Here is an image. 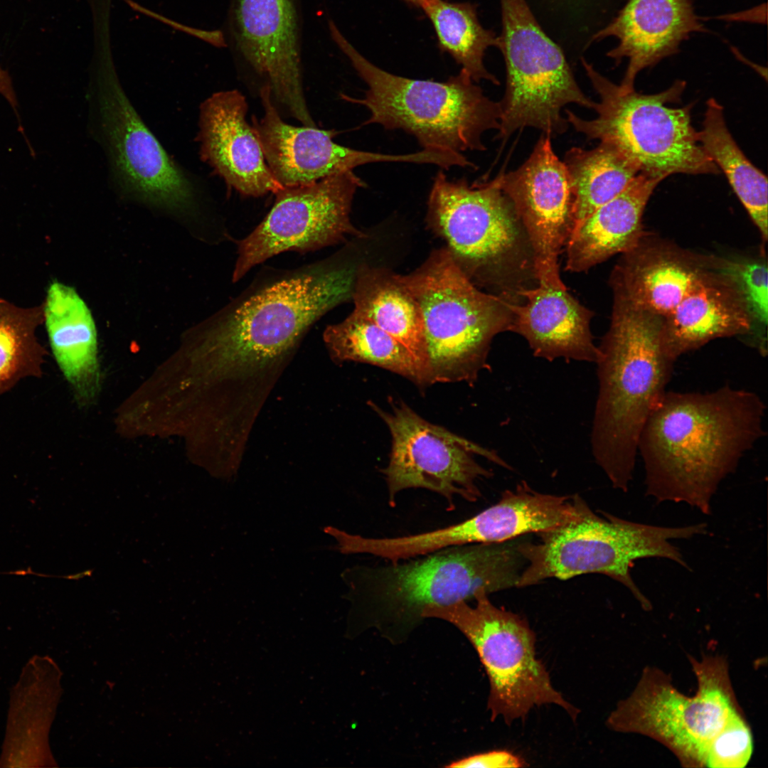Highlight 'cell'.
I'll use <instances>...</instances> for the list:
<instances>
[{
    "mask_svg": "<svg viewBox=\"0 0 768 768\" xmlns=\"http://www.w3.org/2000/svg\"><path fill=\"white\" fill-rule=\"evenodd\" d=\"M358 266L343 250L294 269L265 267L193 330V343L228 375L282 374L310 328L352 300Z\"/></svg>",
    "mask_w": 768,
    "mask_h": 768,
    "instance_id": "1",
    "label": "cell"
},
{
    "mask_svg": "<svg viewBox=\"0 0 768 768\" xmlns=\"http://www.w3.org/2000/svg\"><path fill=\"white\" fill-rule=\"evenodd\" d=\"M766 405L729 385L708 393L666 391L641 432L646 494L704 514L721 481L766 434Z\"/></svg>",
    "mask_w": 768,
    "mask_h": 768,
    "instance_id": "2",
    "label": "cell"
},
{
    "mask_svg": "<svg viewBox=\"0 0 768 768\" xmlns=\"http://www.w3.org/2000/svg\"><path fill=\"white\" fill-rule=\"evenodd\" d=\"M663 319L614 296L610 326L598 346L592 453L612 486L624 492L633 479L641 432L673 373Z\"/></svg>",
    "mask_w": 768,
    "mask_h": 768,
    "instance_id": "3",
    "label": "cell"
},
{
    "mask_svg": "<svg viewBox=\"0 0 768 768\" xmlns=\"http://www.w3.org/2000/svg\"><path fill=\"white\" fill-rule=\"evenodd\" d=\"M521 537L502 543L446 548L388 565H356L341 577L347 598L364 620L376 626L410 629L423 612L517 587L526 561Z\"/></svg>",
    "mask_w": 768,
    "mask_h": 768,
    "instance_id": "4",
    "label": "cell"
},
{
    "mask_svg": "<svg viewBox=\"0 0 768 768\" xmlns=\"http://www.w3.org/2000/svg\"><path fill=\"white\" fill-rule=\"evenodd\" d=\"M333 39L368 86L363 98L341 95L370 112L364 125L402 129L422 149L461 153L484 151V132L500 127L501 106L487 97L468 73L446 81L411 79L390 73L363 57L330 24Z\"/></svg>",
    "mask_w": 768,
    "mask_h": 768,
    "instance_id": "5",
    "label": "cell"
},
{
    "mask_svg": "<svg viewBox=\"0 0 768 768\" xmlns=\"http://www.w3.org/2000/svg\"><path fill=\"white\" fill-rule=\"evenodd\" d=\"M399 278L421 311L427 386L457 382L474 385L489 368L494 338L509 331V303L520 298L479 290L445 247L432 251L420 267Z\"/></svg>",
    "mask_w": 768,
    "mask_h": 768,
    "instance_id": "6",
    "label": "cell"
},
{
    "mask_svg": "<svg viewBox=\"0 0 768 768\" xmlns=\"http://www.w3.org/2000/svg\"><path fill=\"white\" fill-rule=\"evenodd\" d=\"M427 224L446 243L457 266L477 287L517 295L527 276L535 279L532 252L499 174L469 185L439 171L427 201Z\"/></svg>",
    "mask_w": 768,
    "mask_h": 768,
    "instance_id": "7",
    "label": "cell"
},
{
    "mask_svg": "<svg viewBox=\"0 0 768 768\" xmlns=\"http://www.w3.org/2000/svg\"><path fill=\"white\" fill-rule=\"evenodd\" d=\"M580 63L599 97L597 117L585 119L565 110L569 124L588 139L609 144L636 165L639 173L661 181L675 174H718L720 169L702 147L691 124L690 106L678 102L686 82L646 95L622 90L582 57Z\"/></svg>",
    "mask_w": 768,
    "mask_h": 768,
    "instance_id": "8",
    "label": "cell"
},
{
    "mask_svg": "<svg viewBox=\"0 0 768 768\" xmlns=\"http://www.w3.org/2000/svg\"><path fill=\"white\" fill-rule=\"evenodd\" d=\"M592 509L581 518L553 531L538 534L536 543L521 538L519 550L526 561L517 587L545 580H567L577 575H607L629 590L644 609L651 604L634 582L631 569L636 560L668 559L689 568L672 539L704 534L705 523L682 527H663L622 519Z\"/></svg>",
    "mask_w": 768,
    "mask_h": 768,
    "instance_id": "9",
    "label": "cell"
},
{
    "mask_svg": "<svg viewBox=\"0 0 768 768\" xmlns=\"http://www.w3.org/2000/svg\"><path fill=\"white\" fill-rule=\"evenodd\" d=\"M690 661L698 681L694 696L679 692L662 671L647 667L631 694L619 703L606 722L614 731L659 742L684 767H704L711 741L740 708L722 656Z\"/></svg>",
    "mask_w": 768,
    "mask_h": 768,
    "instance_id": "10",
    "label": "cell"
},
{
    "mask_svg": "<svg viewBox=\"0 0 768 768\" xmlns=\"http://www.w3.org/2000/svg\"><path fill=\"white\" fill-rule=\"evenodd\" d=\"M481 590L476 604L466 601L426 609L423 619L436 618L456 626L476 651L489 681L488 709L492 720L506 724L524 718L532 708L554 704L575 719L578 710L553 686L535 653V636L520 615L495 606Z\"/></svg>",
    "mask_w": 768,
    "mask_h": 768,
    "instance_id": "11",
    "label": "cell"
},
{
    "mask_svg": "<svg viewBox=\"0 0 768 768\" xmlns=\"http://www.w3.org/2000/svg\"><path fill=\"white\" fill-rule=\"evenodd\" d=\"M501 50L506 65V89L497 137L507 139L525 127L551 137L564 133L568 122L562 110L569 104L593 109L582 91L562 49L548 35L526 0H500Z\"/></svg>",
    "mask_w": 768,
    "mask_h": 768,
    "instance_id": "12",
    "label": "cell"
},
{
    "mask_svg": "<svg viewBox=\"0 0 768 768\" xmlns=\"http://www.w3.org/2000/svg\"><path fill=\"white\" fill-rule=\"evenodd\" d=\"M369 406L386 424L391 437V450L384 476L390 507L396 496L408 489H425L442 496L447 510L455 508L456 496L469 502L481 494L479 479L492 472L479 464L481 455L510 469L494 452L425 420L402 400L390 399L388 410L372 401Z\"/></svg>",
    "mask_w": 768,
    "mask_h": 768,
    "instance_id": "13",
    "label": "cell"
},
{
    "mask_svg": "<svg viewBox=\"0 0 768 768\" xmlns=\"http://www.w3.org/2000/svg\"><path fill=\"white\" fill-rule=\"evenodd\" d=\"M90 97L98 137L120 190L155 207L188 211L194 197L190 177L142 120L109 65L97 73Z\"/></svg>",
    "mask_w": 768,
    "mask_h": 768,
    "instance_id": "14",
    "label": "cell"
},
{
    "mask_svg": "<svg viewBox=\"0 0 768 768\" xmlns=\"http://www.w3.org/2000/svg\"><path fill=\"white\" fill-rule=\"evenodd\" d=\"M364 186L353 171H347L277 191L266 217L237 241L233 282L283 252L305 253L346 242L348 236L366 238L350 219L354 195Z\"/></svg>",
    "mask_w": 768,
    "mask_h": 768,
    "instance_id": "15",
    "label": "cell"
},
{
    "mask_svg": "<svg viewBox=\"0 0 768 768\" xmlns=\"http://www.w3.org/2000/svg\"><path fill=\"white\" fill-rule=\"evenodd\" d=\"M543 134L517 169L499 172L501 188L511 201L529 242L538 283L566 287L559 257L574 228L575 193L565 163Z\"/></svg>",
    "mask_w": 768,
    "mask_h": 768,
    "instance_id": "16",
    "label": "cell"
},
{
    "mask_svg": "<svg viewBox=\"0 0 768 768\" xmlns=\"http://www.w3.org/2000/svg\"><path fill=\"white\" fill-rule=\"evenodd\" d=\"M228 28L235 50L267 80L272 95L304 125L315 127L302 87L294 0H232Z\"/></svg>",
    "mask_w": 768,
    "mask_h": 768,
    "instance_id": "17",
    "label": "cell"
},
{
    "mask_svg": "<svg viewBox=\"0 0 768 768\" xmlns=\"http://www.w3.org/2000/svg\"><path fill=\"white\" fill-rule=\"evenodd\" d=\"M265 114L252 117V127L266 163L283 187L309 184L357 166L376 162L433 164L434 152L425 149L406 154L356 150L333 141L336 132L284 122L272 102L270 85L260 91Z\"/></svg>",
    "mask_w": 768,
    "mask_h": 768,
    "instance_id": "18",
    "label": "cell"
},
{
    "mask_svg": "<svg viewBox=\"0 0 768 768\" xmlns=\"http://www.w3.org/2000/svg\"><path fill=\"white\" fill-rule=\"evenodd\" d=\"M247 104L238 90L214 93L201 105L200 155L229 187L257 197L284 187L268 167L261 145L246 120Z\"/></svg>",
    "mask_w": 768,
    "mask_h": 768,
    "instance_id": "19",
    "label": "cell"
},
{
    "mask_svg": "<svg viewBox=\"0 0 768 768\" xmlns=\"http://www.w3.org/2000/svg\"><path fill=\"white\" fill-rule=\"evenodd\" d=\"M590 509L578 495L543 494L522 481L513 490L504 491L496 504L464 521L428 531L425 540L432 550L502 543L553 531L581 518Z\"/></svg>",
    "mask_w": 768,
    "mask_h": 768,
    "instance_id": "20",
    "label": "cell"
},
{
    "mask_svg": "<svg viewBox=\"0 0 768 768\" xmlns=\"http://www.w3.org/2000/svg\"><path fill=\"white\" fill-rule=\"evenodd\" d=\"M706 31L691 0H627L595 34L593 43L611 36L618 40L607 55L617 64L628 59L619 85L630 90L641 70L678 53L693 33Z\"/></svg>",
    "mask_w": 768,
    "mask_h": 768,
    "instance_id": "21",
    "label": "cell"
},
{
    "mask_svg": "<svg viewBox=\"0 0 768 768\" xmlns=\"http://www.w3.org/2000/svg\"><path fill=\"white\" fill-rule=\"evenodd\" d=\"M523 288V299L509 303L512 321L509 331L523 336L535 357L553 361L594 362L598 346L593 341L590 321L593 312L571 295L566 287L538 283Z\"/></svg>",
    "mask_w": 768,
    "mask_h": 768,
    "instance_id": "22",
    "label": "cell"
},
{
    "mask_svg": "<svg viewBox=\"0 0 768 768\" xmlns=\"http://www.w3.org/2000/svg\"><path fill=\"white\" fill-rule=\"evenodd\" d=\"M58 670L46 656H33L12 688L0 767L55 766L48 731L58 697Z\"/></svg>",
    "mask_w": 768,
    "mask_h": 768,
    "instance_id": "23",
    "label": "cell"
},
{
    "mask_svg": "<svg viewBox=\"0 0 768 768\" xmlns=\"http://www.w3.org/2000/svg\"><path fill=\"white\" fill-rule=\"evenodd\" d=\"M750 330L746 307L733 284L719 273L705 272L663 317L662 337L666 353L676 362L709 341Z\"/></svg>",
    "mask_w": 768,
    "mask_h": 768,
    "instance_id": "24",
    "label": "cell"
},
{
    "mask_svg": "<svg viewBox=\"0 0 768 768\" xmlns=\"http://www.w3.org/2000/svg\"><path fill=\"white\" fill-rule=\"evenodd\" d=\"M43 323L54 359L80 403L99 389L97 334L92 314L75 288L58 280L46 289Z\"/></svg>",
    "mask_w": 768,
    "mask_h": 768,
    "instance_id": "25",
    "label": "cell"
},
{
    "mask_svg": "<svg viewBox=\"0 0 768 768\" xmlns=\"http://www.w3.org/2000/svg\"><path fill=\"white\" fill-rule=\"evenodd\" d=\"M660 182L639 173L619 194L577 224L565 246V270L587 272L634 248L642 239L644 208Z\"/></svg>",
    "mask_w": 768,
    "mask_h": 768,
    "instance_id": "26",
    "label": "cell"
},
{
    "mask_svg": "<svg viewBox=\"0 0 768 768\" xmlns=\"http://www.w3.org/2000/svg\"><path fill=\"white\" fill-rule=\"evenodd\" d=\"M623 255L611 277L614 296L661 317L668 316L706 272L683 252L643 247L641 241Z\"/></svg>",
    "mask_w": 768,
    "mask_h": 768,
    "instance_id": "27",
    "label": "cell"
},
{
    "mask_svg": "<svg viewBox=\"0 0 768 768\" xmlns=\"http://www.w3.org/2000/svg\"><path fill=\"white\" fill-rule=\"evenodd\" d=\"M353 311L402 343L414 356L427 387V353L421 311L399 274L383 267L358 266Z\"/></svg>",
    "mask_w": 768,
    "mask_h": 768,
    "instance_id": "28",
    "label": "cell"
},
{
    "mask_svg": "<svg viewBox=\"0 0 768 768\" xmlns=\"http://www.w3.org/2000/svg\"><path fill=\"white\" fill-rule=\"evenodd\" d=\"M699 142L721 169L762 238L767 239V179L746 157L727 127L722 107L713 98L706 103Z\"/></svg>",
    "mask_w": 768,
    "mask_h": 768,
    "instance_id": "29",
    "label": "cell"
},
{
    "mask_svg": "<svg viewBox=\"0 0 768 768\" xmlns=\"http://www.w3.org/2000/svg\"><path fill=\"white\" fill-rule=\"evenodd\" d=\"M323 340L331 360L365 363L398 374L423 388L420 368L410 351L372 321L354 311L328 326Z\"/></svg>",
    "mask_w": 768,
    "mask_h": 768,
    "instance_id": "30",
    "label": "cell"
},
{
    "mask_svg": "<svg viewBox=\"0 0 768 768\" xmlns=\"http://www.w3.org/2000/svg\"><path fill=\"white\" fill-rule=\"evenodd\" d=\"M430 20L442 50L448 53L475 82L482 80L499 85L498 78L484 63L486 49L499 48L501 40L493 30L480 23L476 6L469 2L420 0Z\"/></svg>",
    "mask_w": 768,
    "mask_h": 768,
    "instance_id": "31",
    "label": "cell"
},
{
    "mask_svg": "<svg viewBox=\"0 0 768 768\" xmlns=\"http://www.w3.org/2000/svg\"><path fill=\"white\" fill-rule=\"evenodd\" d=\"M563 162L575 193L574 228L619 194L639 173L635 164L604 142L590 150L572 147Z\"/></svg>",
    "mask_w": 768,
    "mask_h": 768,
    "instance_id": "32",
    "label": "cell"
},
{
    "mask_svg": "<svg viewBox=\"0 0 768 768\" xmlns=\"http://www.w3.org/2000/svg\"><path fill=\"white\" fill-rule=\"evenodd\" d=\"M43 323L42 304L15 305L0 297V395L26 377H41L47 352L36 337Z\"/></svg>",
    "mask_w": 768,
    "mask_h": 768,
    "instance_id": "33",
    "label": "cell"
},
{
    "mask_svg": "<svg viewBox=\"0 0 768 768\" xmlns=\"http://www.w3.org/2000/svg\"><path fill=\"white\" fill-rule=\"evenodd\" d=\"M548 35L580 58L614 16L617 0H526Z\"/></svg>",
    "mask_w": 768,
    "mask_h": 768,
    "instance_id": "34",
    "label": "cell"
},
{
    "mask_svg": "<svg viewBox=\"0 0 768 768\" xmlns=\"http://www.w3.org/2000/svg\"><path fill=\"white\" fill-rule=\"evenodd\" d=\"M718 273L727 278L741 297L752 324L766 328L768 319V272L762 260H724Z\"/></svg>",
    "mask_w": 768,
    "mask_h": 768,
    "instance_id": "35",
    "label": "cell"
},
{
    "mask_svg": "<svg viewBox=\"0 0 768 768\" xmlns=\"http://www.w3.org/2000/svg\"><path fill=\"white\" fill-rule=\"evenodd\" d=\"M753 751L751 730L740 710L734 711L711 741L704 767L742 768Z\"/></svg>",
    "mask_w": 768,
    "mask_h": 768,
    "instance_id": "36",
    "label": "cell"
},
{
    "mask_svg": "<svg viewBox=\"0 0 768 768\" xmlns=\"http://www.w3.org/2000/svg\"><path fill=\"white\" fill-rule=\"evenodd\" d=\"M523 761L518 756L506 750H494L479 753L460 759L447 765V767H481L505 768L521 767Z\"/></svg>",
    "mask_w": 768,
    "mask_h": 768,
    "instance_id": "37",
    "label": "cell"
},
{
    "mask_svg": "<svg viewBox=\"0 0 768 768\" xmlns=\"http://www.w3.org/2000/svg\"><path fill=\"white\" fill-rule=\"evenodd\" d=\"M127 5L134 11L139 12L150 18L156 19L163 23H165L171 28L191 35L194 37L200 38L214 46L223 47L225 46V39L223 33L219 31H205L192 27L186 26L177 21L164 16L157 14L150 9H148L139 4L134 1L133 0H124Z\"/></svg>",
    "mask_w": 768,
    "mask_h": 768,
    "instance_id": "38",
    "label": "cell"
},
{
    "mask_svg": "<svg viewBox=\"0 0 768 768\" xmlns=\"http://www.w3.org/2000/svg\"><path fill=\"white\" fill-rule=\"evenodd\" d=\"M403 1H405L406 3H407L408 4L414 6L415 7L419 8V6H420V0H403Z\"/></svg>",
    "mask_w": 768,
    "mask_h": 768,
    "instance_id": "39",
    "label": "cell"
},
{
    "mask_svg": "<svg viewBox=\"0 0 768 768\" xmlns=\"http://www.w3.org/2000/svg\"><path fill=\"white\" fill-rule=\"evenodd\" d=\"M6 76V70L0 65V86L3 83Z\"/></svg>",
    "mask_w": 768,
    "mask_h": 768,
    "instance_id": "40",
    "label": "cell"
}]
</instances>
